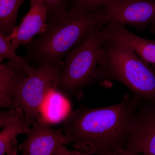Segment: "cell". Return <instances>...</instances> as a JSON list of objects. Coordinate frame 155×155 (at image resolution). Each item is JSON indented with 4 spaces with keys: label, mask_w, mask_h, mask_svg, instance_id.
<instances>
[{
    "label": "cell",
    "mask_w": 155,
    "mask_h": 155,
    "mask_svg": "<svg viewBox=\"0 0 155 155\" xmlns=\"http://www.w3.org/2000/svg\"><path fill=\"white\" fill-rule=\"evenodd\" d=\"M113 0H67V11L75 14L95 12Z\"/></svg>",
    "instance_id": "16"
},
{
    "label": "cell",
    "mask_w": 155,
    "mask_h": 155,
    "mask_svg": "<svg viewBox=\"0 0 155 155\" xmlns=\"http://www.w3.org/2000/svg\"><path fill=\"white\" fill-rule=\"evenodd\" d=\"M0 155H5L9 150L17 147V137L28 134L30 127L25 114L18 107L10 108L0 113Z\"/></svg>",
    "instance_id": "11"
},
{
    "label": "cell",
    "mask_w": 155,
    "mask_h": 155,
    "mask_svg": "<svg viewBox=\"0 0 155 155\" xmlns=\"http://www.w3.org/2000/svg\"><path fill=\"white\" fill-rule=\"evenodd\" d=\"M124 149L155 155V101H140L130 119Z\"/></svg>",
    "instance_id": "6"
},
{
    "label": "cell",
    "mask_w": 155,
    "mask_h": 155,
    "mask_svg": "<svg viewBox=\"0 0 155 155\" xmlns=\"http://www.w3.org/2000/svg\"><path fill=\"white\" fill-rule=\"evenodd\" d=\"M27 137L18 146L21 155H55L58 149L65 145L62 129H54L36 120Z\"/></svg>",
    "instance_id": "8"
},
{
    "label": "cell",
    "mask_w": 155,
    "mask_h": 155,
    "mask_svg": "<svg viewBox=\"0 0 155 155\" xmlns=\"http://www.w3.org/2000/svg\"><path fill=\"white\" fill-rule=\"evenodd\" d=\"M68 99L57 87L50 89L42 102L37 120L51 125L64 121L71 112Z\"/></svg>",
    "instance_id": "13"
},
{
    "label": "cell",
    "mask_w": 155,
    "mask_h": 155,
    "mask_svg": "<svg viewBox=\"0 0 155 155\" xmlns=\"http://www.w3.org/2000/svg\"><path fill=\"white\" fill-rule=\"evenodd\" d=\"M29 11L8 36L15 49L44 33L47 28L49 15L44 0H31Z\"/></svg>",
    "instance_id": "9"
},
{
    "label": "cell",
    "mask_w": 155,
    "mask_h": 155,
    "mask_svg": "<svg viewBox=\"0 0 155 155\" xmlns=\"http://www.w3.org/2000/svg\"><path fill=\"white\" fill-rule=\"evenodd\" d=\"M101 34L104 40H110L126 45L145 63L155 64V41L140 37L121 24L105 25L102 28Z\"/></svg>",
    "instance_id": "10"
},
{
    "label": "cell",
    "mask_w": 155,
    "mask_h": 155,
    "mask_svg": "<svg viewBox=\"0 0 155 155\" xmlns=\"http://www.w3.org/2000/svg\"><path fill=\"white\" fill-rule=\"evenodd\" d=\"M102 8L87 14L64 10L51 15L45 31L23 45L24 58L32 67L64 68L63 59L83 42L92 28L102 23Z\"/></svg>",
    "instance_id": "2"
},
{
    "label": "cell",
    "mask_w": 155,
    "mask_h": 155,
    "mask_svg": "<svg viewBox=\"0 0 155 155\" xmlns=\"http://www.w3.org/2000/svg\"><path fill=\"white\" fill-rule=\"evenodd\" d=\"M25 1L0 0V33L7 36L12 34L16 26L19 8Z\"/></svg>",
    "instance_id": "14"
},
{
    "label": "cell",
    "mask_w": 155,
    "mask_h": 155,
    "mask_svg": "<svg viewBox=\"0 0 155 155\" xmlns=\"http://www.w3.org/2000/svg\"><path fill=\"white\" fill-rule=\"evenodd\" d=\"M140 101L125 94L113 105L80 106L64 121L65 145L72 144L85 155H100L124 149L130 119Z\"/></svg>",
    "instance_id": "1"
},
{
    "label": "cell",
    "mask_w": 155,
    "mask_h": 155,
    "mask_svg": "<svg viewBox=\"0 0 155 155\" xmlns=\"http://www.w3.org/2000/svg\"><path fill=\"white\" fill-rule=\"evenodd\" d=\"M104 26L101 23L92 28L83 42L65 57L58 89L78 95L84 87L99 81L98 54L104 42L101 31Z\"/></svg>",
    "instance_id": "4"
},
{
    "label": "cell",
    "mask_w": 155,
    "mask_h": 155,
    "mask_svg": "<svg viewBox=\"0 0 155 155\" xmlns=\"http://www.w3.org/2000/svg\"><path fill=\"white\" fill-rule=\"evenodd\" d=\"M63 69L50 65L35 67L32 74L25 78L14 103L15 107L24 112L29 127L36 121L40 106L48 92L57 87Z\"/></svg>",
    "instance_id": "5"
},
{
    "label": "cell",
    "mask_w": 155,
    "mask_h": 155,
    "mask_svg": "<svg viewBox=\"0 0 155 155\" xmlns=\"http://www.w3.org/2000/svg\"><path fill=\"white\" fill-rule=\"evenodd\" d=\"M105 25L119 24L143 30L155 21V0H113L102 8Z\"/></svg>",
    "instance_id": "7"
},
{
    "label": "cell",
    "mask_w": 155,
    "mask_h": 155,
    "mask_svg": "<svg viewBox=\"0 0 155 155\" xmlns=\"http://www.w3.org/2000/svg\"><path fill=\"white\" fill-rule=\"evenodd\" d=\"M47 8L49 18L51 15L59 12L67 11V0H44Z\"/></svg>",
    "instance_id": "17"
},
{
    "label": "cell",
    "mask_w": 155,
    "mask_h": 155,
    "mask_svg": "<svg viewBox=\"0 0 155 155\" xmlns=\"http://www.w3.org/2000/svg\"><path fill=\"white\" fill-rule=\"evenodd\" d=\"M150 27L152 32L155 34V21L150 25Z\"/></svg>",
    "instance_id": "21"
},
{
    "label": "cell",
    "mask_w": 155,
    "mask_h": 155,
    "mask_svg": "<svg viewBox=\"0 0 155 155\" xmlns=\"http://www.w3.org/2000/svg\"><path fill=\"white\" fill-rule=\"evenodd\" d=\"M98 75L99 81H119L139 99L155 101V70L126 45L104 40L99 53Z\"/></svg>",
    "instance_id": "3"
},
{
    "label": "cell",
    "mask_w": 155,
    "mask_h": 155,
    "mask_svg": "<svg viewBox=\"0 0 155 155\" xmlns=\"http://www.w3.org/2000/svg\"><path fill=\"white\" fill-rule=\"evenodd\" d=\"M17 148L11 150L7 153V155H17Z\"/></svg>",
    "instance_id": "20"
},
{
    "label": "cell",
    "mask_w": 155,
    "mask_h": 155,
    "mask_svg": "<svg viewBox=\"0 0 155 155\" xmlns=\"http://www.w3.org/2000/svg\"><path fill=\"white\" fill-rule=\"evenodd\" d=\"M100 155H145L142 154L130 152L126 150L125 149H121L115 152L114 153H103L101 154Z\"/></svg>",
    "instance_id": "19"
},
{
    "label": "cell",
    "mask_w": 155,
    "mask_h": 155,
    "mask_svg": "<svg viewBox=\"0 0 155 155\" xmlns=\"http://www.w3.org/2000/svg\"><path fill=\"white\" fill-rule=\"evenodd\" d=\"M55 155H85L77 150H70L65 145L62 146L58 149Z\"/></svg>",
    "instance_id": "18"
},
{
    "label": "cell",
    "mask_w": 155,
    "mask_h": 155,
    "mask_svg": "<svg viewBox=\"0 0 155 155\" xmlns=\"http://www.w3.org/2000/svg\"><path fill=\"white\" fill-rule=\"evenodd\" d=\"M28 75L19 65L9 61L0 64V107H15V97Z\"/></svg>",
    "instance_id": "12"
},
{
    "label": "cell",
    "mask_w": 155,
    "mask_h": 155,
    "mask_svg": "<svg viewBox=\"0 0 155 155\" xmlns=\"http://www.w3.org/2000/svg\"><path fill=\"white\" fill-rule=\"evenodd\" d=\"M16 50L13 47L8 36L0 33V62L2 63L5 59L14 62L19 65L25 70L27 75L32 74L35 67L28 64L24 58L17 54Z\"/></svg>",
    "instance_id": "15"
}]
</instances>
